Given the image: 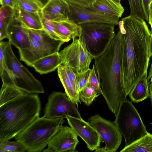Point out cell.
Masks as SVG:
<instances>
[{
  "instance_id": "cell-1",
  "label": "cell",
  "mask_w": 152,
  "mask_h": 152,
  "mask_svg": "<svg viewBox=\"0 0 152 152\" xmlns=\"http://www.w3.org/2000/svg\"><path fill=\"white\" fill-rule=\"evenodd\" d=\"M121 33L120 61L122 85L126 96L146 72L151 32L145 20L130 15L118 23Z\"/></svg>"
},
{
  "instance_id": "cell-2",
  "label": "cell",
  "mask_w": 152,
  "mask_h": 152,
  "mask_svg": "<svg viewBox=\"0 0 152 152\" xmlns=\"http://www.w3.org/2000/svg\"><path fill=\"white\" fill-rule=\"evenodd\" d=\"M121 33L119 29L105 52L95 58L94 65L105 99L115 116L121 103L126 99L121 77L120 53Z\"/></svg>"
},
{
  "instance_id": "cell-3",
  "label": "cell",
  "mask_w": 152,
  "mask_h": 152,
  "mask_svg": "<svg viewBox=\"0 0 152 152\" xmlns=\"http://www.w3.org/2000/svg\"><path fill=\"white\" fill-rule=\"evenodd\" d=\"M37 94L28 93L0 106V140L14 137L39 117Z\"/></svg>"
},
{
  "instance_id": "cell-4",
  "label": "cell",
  "mask_w": 152,
  "mask_h": 152,
  "mask_svg": "<svg viewBox=\"0 0 152 152\" xmlns=\"http://www.w3.org/2000/svg\"><path fill=\"white\" fill-rule=\"evenodd\" d=\"M3 49L5 64L0 72L2 83L13 85L29 94L44 93L40 82L16 58L9 41H3Z\"/></svg>"
},
{
  "instance_id": "cell-5",
  "label": "cell",
  "mask_w": 152,
  "mask_h": 152,
  "mask_svg": "<svg viewBox=\"0 0 152 152\" xmlns=\"http://www.w3.org/2000/svg\"><path fill=\"white\" fill-rule=\"evenodd\" d=\"M63 118L39 117L15 137L29 152L42 151L64 122Z\"/></svg>"
},
{
  "instance_id": "cell-6",
  "label": "cell",
  "mask_w": 152,
  "mask_h": 152,
  "mask_svg": "<svg viewBox=\"0 0 152 152\" xmlns=\"http://www.w3.org/2000/svg\"><path fill=\"white\" fill-rule=\"evenodd\" d=\"M30 40L29 47L19 50L20 60L31 66L37 60L58 52L63 41L52 37L44 29L27 28Z\"/></svg>"
},
{
  "instance_id": "cell-7",
  "label": "cell",
  "mask_w": 152,
  "mask_h": 152,
  "mask_svg": "<svg viewBox=\"0 0 152 152\" xmlns=\"http://www.w3.org/2000/svg\"><path fill=\"white\" fill-rule=\"evenodd\" d=\"M114 121L123 136L125 146L146 135L145 126L136 108L126 99L121 104Z\"/></svg>"
},
{
  "instance_id": "cell-8",
  "label": "cell",
  "mask_w": 152,
  "mask_h": 152,
  "mask_svg": "<svg viewBox=\"0 0 152 152\" xmlns=\"http://www.w3.org/2000/svg\"><path fill=\"white\" fill-rule=\"evenodd\" d=\"M87 49L93 59L97 58L107 49L116 34L115 26L106 23H86L79 25Z\"/></svg>"
},
{
  "instance_id": "cell-9",
  "label": "cell",
  "mask_w": 152,
  "mask_h": 152,
  "mask_svg": "<svg viewBox=\"0 0 152 152\" xmlns=\"http://www.w3.org/2000/svg\"><path fill=\"white\" fill-rule=\"evenodd\" d=\"M71 44L59 52L62 59V64L67 66L76 74L81 73L89 68L93 59L88 52L83 37L72 39Z\"/></svg>"
},
{
  "instance_id": "cell-10",
  "label": "cell",
  "mask_w": 152,
  "mask_h": 152,
  "mask_svg": "<svg viewBox=\"0 0 152 152\" xmlns=\"http://www.w3.org/2000/svg\"><path fill=\"white\" fill-rule=\"evenodd\" d=\"M88 122L96 130L105 143V146L95 150L96 152H115L120 146L122 134L114 121L102 117L99 114L91 116Z\"/></svg>"
},
{
  "instance_id": "cell-11",
  "label": "cell",
  "mask_w": 152,
  "mask_h": 152,
  "mask_svg": "<svg viewBox=\"0 0 152 152\" xmlns=\"http://www.w3.org/2000/svg\"><path fill=\"white\" fill-rule=\"evenodd\" d=\"M44 116L49 118H65L67 115L81 118L76 105L66 93L53 92L48 96L44 111Z\"/></svg>"
},
{
  "instance_id": "cell-12",
  "label": "cell",
  "mask_w": 152,
  "mask_h": 152,
  "mask_svg": "<svg viewBox=\"0 0 152 152\" xmlns=\"http://www.w3.org/2000/svg\"><path fill=\"white\" fill-rule=\"evenodd\" d=\"M69 18L77 25L86 23H106L114 26L118 24V18L101 12L92 8L69 1Z\"/></svg>"
},
{
  "instance_id": "cell-13",
  "label": "cell",
  "mask_w": 152,
  "mask_h": 152,
  "mask_svg": "<svg viewBox=\"0 0 152 152\" xmlns=\"http://www.w3.org/2000/svg\"><path fill=\"white\" fill-rule=\"evenodd\" d=\"M78 135L72 129L61 126L49 141L43 152H75L79 142Z\"/></svg>"
},
{
  "instance_id": "cell-14",
  "label": "cell",
  "mask_w": 152,
  "mask_h": 152,
  "mask_svg": "<svg viewBox=\"0 0 152 152\" xmlns=\"http://www.w3.org/2000/svg\"><path fill=\"white\" fill-rule=\"evenodd\" d=\"M65 118L70 127L85 142L91 151L100 147L102 140L96 129L82 118H78L67 115Z\"/></svg>"
},
{
  "instance_id": "cell-15",
  "label": "cell",
  "mask_w": 152,
  "mask_h": 152,
  "mask_svg": "<svg viewBox=\"0 0 152 152\" xmlns=\"http://www.w3.org/2000/svg\"><path fill=\"white\" fill-rule=\"evenodd\" d=\"M7 35L9 41L18 50L29 47L30 40L27 27L15 15L8 28Z\"/></svg>"
},
{
  "instance_id": "cell-16",
  "label": "cell",
  "mask_w": 152,
  "mask_h": 152,
  "mask_svg": "<svg viewBox=\"0 0 152 152\" xmlns=\"http://www.w3.org/2000/svg\"><path fill=\"white\" fill-rule=\"evenodd\" d=\"M41 13L42 16L53 21L69 18V4L65 0H48Z\"/></svg>"
},
{
  "instance_id": "cell-17",
  "label": "cell",
  "mask_w": 152,
  "mask_h": 152,
  "mask_svg": "<svg viewBox=\"0 0 152 152\" xmlns=\"http://www.w3.org/2000/svg\"><path fill=\"white\" fill-rule=\"evenodd\" d=\"M52 21L57 32L64 42H68L74 38L79 37L81 35L80 26L69 18Z\"/></svg>"
},
{
  "instance_id": "cell-18",
  "label": "cell",
  "mask_w": 152,
  "mask_h": 152,
  "mask_svg": "<svg viewBox=\"0 0 152 152\" xmlns=\"http://www.w3.org/2000/svg\"><path fill=\"white\" fill-rule=\"evenodd\" d=\"M62 59L59 52L41 58L32 65L35 71L40 74H46L55 71L62 64Z\"/></svg>"
},
{
  "instance_id": "cell-19",
  "label": "cell",
  "mask_w": 152,
  "mask_h": 152,
  "mask_svg": "<svg viewBox=\"0 0 152 152\" xmlns=\"http://www.w3.org/2000/svg\"><path fill=\"white\" fill-rule=\"evenodd\" d=\"M15 16L27 28L34 29H43L42 18L40 12H31L20 8H14Z\"/></svg>"
},
{
  "instance_id": "cell-20",
  "label": "cell",
  "mask_w": 152,
  "mask_h": 152,
  "mask_svg": "<svg viewBox=\"0 0 152 152\" xmlns=\"http://www.w3.org/2000/svg\"><path fill=\"white\" fill-rule=\"evenodd\" d=\"M91 6L101 12L120 18L124 10L121 3L111 0H95Z\"/></svg>"
},
{
  "instance_id": "cell-21",
  "label": "cell",
  "mask_w": 152,
  "mask_h": 152,
  "mask_svg": "<svg viewBox=\"0 0 152 152\" xmlns=\"http://www.w3.org/2000/svg\"><path fill=\"white\" fill-rule=\"evenodd\" d=\"M57 72L58 77L68 97L78 108V103L81 104L79 93L69 78L64 65L62 64L60 65L57 69Z\"/></svg>"
},
{
  "instance_id": "cell-22",
  "label": "cell",
  "mask_w": 152,
  "mask_h": 152,
  "mask_svg": "<svg viewBox=\"0 0 152 152\" xmlns=\"http://www.w3.org/2000/svg\"><path fill=\"white\" fill-rule=\"evenodd\" d=\"M147 74L140 78L129 94L131 100L134 103H138L150 97Z\"/></svg>"
},
{
  "instance_id": "cell-23",
  "label": "cell",
  "mask_w": 152,
  "mask_h": 152,
  "mask_svg": "<svg viewBox=\"0 0 152 152\" xmlns=\"http://www.w3.org/2000/svg\"><path fill=\"white\" fill-rule=\"evenodd\" d=\"M14 8L9 6H1L0 9V40L8 38V28L15 15Z\"/></svg>"
},
{
  "instance_id": "cell-24",
  "label": "cell",
  "mask_w": 152,
  "mask_h": 152,
  "mask_svg": "<svg viewBox=\"0 0 152 152\" xmlns=\"http://www.w3.org/2000/svg\"><path fill=\"white\" fill-rule=\"evenodd\" d=\"M121 152H152V134H147L125 146Z\"/></svg>"
},
{
  "instance_id": "cell-25",
  "label": "cell",
  "mask_w": 152,
  "mask_h": 152,
  "mask_svg": "<svg viewBox=\"0 0 152 152\" xmlns=\"http://www.w3.org/2000/svg\"><path fill=\"white\" fill-rule=\"evenodd\" d=\"M28 93L13 85L2 83L0 92V106Z\"/></svg>"
},
{
  "instance_id": "cell-26",
  "label": "cell",
  "mask_w": 152,
  "mask_h": 152,
  "mask_svg": "<svg viewBox=\"0 0 152 152\" xmlns=\"http://www.w3.org/2000/svg\"><path fill=\"white\" fill-rule=\"evenodd\" d=\"M44 5L39 0H18L15 7L28 12H40Z\"/></svg>"
},
{
  "instance_id": "cell-27",
  "label": "cell",
  "mask_w": 152,
  "mask_h": 152,
  "mask_svg": "<svg viewBox=\"0 0 152 152\" xmlns=\"http://www.w3.org/2000/svg\"><path fill=\"white\" fill-rule=\"evenodd\" d=\"M24 147L18 142L8 140H0V152H24Z\"/></svg>"
},
{
  "instance_id": "cell-28",
  "label": "cell",
  "mask_w": 152,
  "mask_h": 152,
  "mask_svg": "<svg viewBox=\"0 0 152 152\" xmlns=\"http://www.w3.org/2000/svg\"><path fill=\"white\" fill-rule=\"evenodd\" d=\"M99 95L93 88L87 86L80 92V99L85 104L89 106Z\"/></svg>"
},
{
  "instance_id": "cell-29",
  "label": "cell",
  "mask_w": 152,
  "mask_h": 152,
  "mask_svg": "<svg viewBox=\"0 0 152 152\" xmlns=\"http://www.w3.org/2000/svg\"><path fill=\"white\" fill-rule=\"evenodd\" d=\"M128 1L130 10V15L137 16L145 20L140 0H128Z\"/></svg>"
},
{
  "instance_id": "cell-30",
  "label": "cell",
  "mask_w": 152,
  "mask_h": 152,
  "mask_svg": "<svg viewBox=\"0 0 152 152\" xmlns=\"http://www.w3.org/2000/svg\"><path fill=\"white\" fill-rule=\"evenodd\" d=\"M42 16L43 29L53 38L63 41L61 37L57 32L53 21L45 18L42 15Z\"/></svg>"
},
{
  "instance_id": "cell-31",
  "label": "cell",
  "mask_w": 152,
  "mask_h": 152,
  "mask_svg": "<svg viewBox=\"0 0 152 152\" xmlns=\"http://www.w3.org/2000/svg\"><path fill=\"white\" fill-rule=\"evenodd\" d=\"M95 69V65L94 64L91 69L90 76L87 86L93 88L98 94L102 95V91L97 75L96 74Z\"/></svg>"
},
{
  "instance_id": "cell-32",
  "label": "cell",
  "mask_w": 152,
  "mask_h": 152,
  "mask_svg": "<svg viewBox=\"0 0 152 152\" xmlns=\"http://www.w3.org/2000/svg\"><path fill=\"white\" fill-rule=\"evenodd\" d=\"M91 69L87 70L77 74V77L79 91L80 92L87 86L90 76Z\"/></svg>"
},
{
  "instance_id": "cell-33",
  "label": "cell",
  "mask_w": 152,
  "mask_h": 152,
  "mask_svg": "<svg viewBox=\"0 0 152 152\" xmlns=\"http://www.w3.org/2000/svg\"><path fill=\"white\" fill-rule=\"evenodd\" d=\"M64 66L69 78L77 91L79 93L76 74L69 67L66 66Z\"/></svg>"
},
{
  "instance_id": "cell-34",
  "label": "cell",
  "mask_w": 152,
  "mask_h": 152,
  "mask_svg": "<svg viewBox=\"0 0 152 152\" xmlns=\"http://www.w3.org/2000/svg\"><path fill=\"white\" fill-rule=\"evenodd\" d=\"M145 20L148 22L149 19L151 0H140Z\"/></svg>"
},
{
  "instance_id": "cell-35",
  "label": "cell",
  "mask_w": 152,
  "mask_h": 152,
  "mask_svg": "<svg viewBox=\"0 0 152 152\" xmlns=\"http://www.w3.org/2000/svg\"><path fill=\"white\" fill-rule=\"evenodd\" d=\"M86 7L91 6L95 0H65Z\"/></svg>"
},
{
  "instance_id": "cell-36",
  "label": "cell",
  "mask_w": 152,
  "mask_h": 152,
  "mask_svg": "<svg viewBox=\"0 0 152 152\" xmlns=\"http://www.w3.org/2000/svg\"><path fill=\"white\" fill-rule=\"evenodd\" d=\"M18 0H0L1 6H9L14 8L17 4Z\"/></svg>"
},
{
  "instance_id": "cell-37",
  "label": "cell",
  "mask_w": 152,
  "mask_h": 152,
  "mask_svg": "<svg viewBox=\"0 0 152 152\" xmlns=\"http://www.w3.org/2000/svg\"><path fill=\"white\" fill-rule=\"evenodd\" d=\"M152 56V30L151 31V35L150 39L149 45V56L150 57Z\"/></svg>"
},
{
  "instance_id": "cell-38",
  "label": "cell",
  "mask_w": 152,
  "mask_h": 152,
  "mask_svg": "<svg viewBox=\"0 0 152 152\" xmlns=\"http://www.w3.org/2000/svg\"><path fill=\"white\" fill-rule=\"evenodd\" d=\"M152 77V56H151V64L149 69V72L148 74V76L147 77V80L149 82V80L151 79Z\"/></svg>"
},
{
  "instance_id": "cell-39",
  "label": "cell",
  "mask_w": 152,
  "mask_h": 152,
  "mask_svg": "<svg viewBox=\"0 0 152 152\" xmlns=\"http://www.w3.org/2000/svg\"><path fill=\"white\" fill-rule=\"evenodd\" d=\"M148 23L150 25L151 30H152V5L150 7V11Z\"/></svg>"
},
{
  "instance_id": "cell-40",
  "label": "cell",
  "mask_w": 152,
  "mask_h": 152,
  "mask_svg": "<svg viewBox=\"0 0 152 152\" xmlns=\"http://www.w3.org/2000/svg\"><path fill=\"white\" fill-rule=\"evenodd\" d=\"M149 89L150 93V98L152 104V82H151L149 86Z\"/></svg>"
},
{
  "instance_id": "cell-41",
  "label": "cell",
  "mask_w": 152,
  "mask_h": 152,
  "mask_svg": "<svg viewBox=\"0 0 152 152\" xmlns=\"http://www.w3.org/2000/svg\"><path fill=\"white\" fill-rule=\"evenodd\" d=\"M115 3H121V0H111Z\"/></svg>"
},
{
  "instance_id": "cell-42",
  "label": "cell",
  "mask_w": 152,
  "mask_h": 152,
  "mask_svg": "<svg viewBox=\"0 0 152 152\" xmlns=\"http://www.w3.org/2000/svg\"><path fill=\"white\" fill-rule=\"evenodd\" d=\"M42 1L43 4L45 5L48 1V0H39Z\"/></svg>"
},
{
  "instance_id": "cell-43",
  "label": "cell",
  "mask_w": 152,
  "mask_h": 152,
  "mask_svg": "<svg viewBox=\"0 0 152 152\" xmlns=\"http://www.w3.org/2000/svg\"><path fill=\"white\" fill-rule=\"evenodd\" d=\"M152 5V0H151V2L150 7H151V6Z\"/></svg>"
},
{
  "instance_id": "cell-44",
  "label": "cell",
  "mask_w": 152,
  "mask_h": 152,
  "mask_svg": "<svg viewBox=\"0 0 152 152\" xmlns=\"http://www.w3.org/2000/svg\"><path fill=\"white\" fill-rule=\"evenodd\" d=\"M151 82H152V77L151 78Z\"/></svg>"
},
{
  "instance_id": "cell-45",
  "label": "cell",
  "mask_w": 152,
  "mask_h": 152,
  "mask_svg": "<svg viewBox=\"0 0 152 152\" xmlns=\"http://www.w3.org/2000/svg\"><path fill=\"white\" fill-rule=\"evenodd\" d=\"M151 124L152 125V123H151Z\"/></svg>"
}]
</instances>
